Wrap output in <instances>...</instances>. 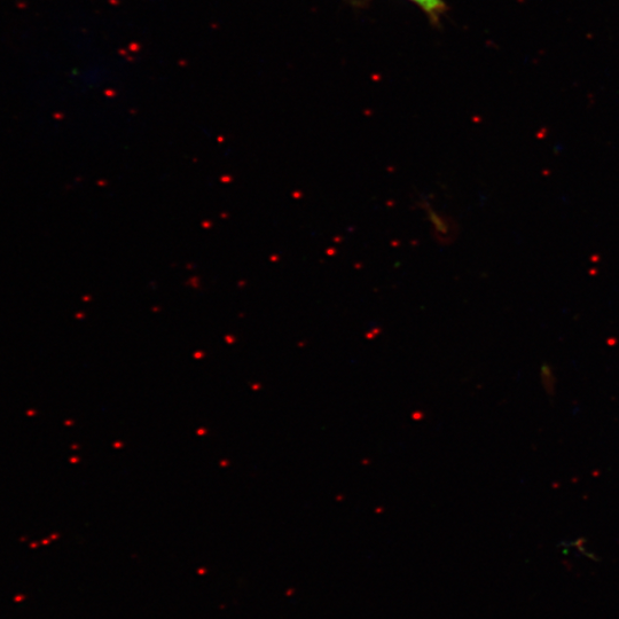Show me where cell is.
<instances>
[{"label":"cell","instance_id":"obj_1","mask_svg":"<svg viewBox=\"0 0 619 619\" xmlns=\"http://www.w3.org/2000/svg\"><path fill=\"white\" fill-rule=\"evenodd\" d=\"M421 209L428 219L434 237L443 245H448L456 238L457 226L453 219L444 215L441 210L435 209L429 201H422Z\"/></svg>","mask_w":619,"mask_h":619},{"label":"cell","instance_id":"obj_2","mask_svg":"<svg viewBox=\"0 0 619 619\" xmlns=\"http://www.w3.org/2000/svg\"><path fill=\"white\" fill-rule=\"evenodd\" d=\"M410 2L417 5L435 25L440 23L443 15L448 11L444 0H410Z\"/></svg>","mask_w":619,"mask_h":619}]
</instances>
